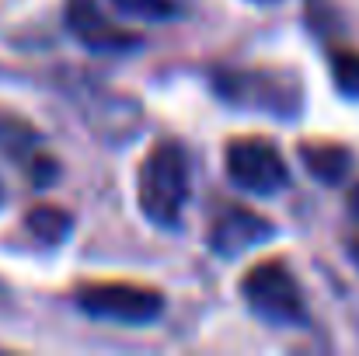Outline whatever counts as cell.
<instances>
[{"mask_svg":"<svg viewBox=\"0 0 359 356\" xmlns=\"http://www.w3.org/2000/svg\"><path fill=\"white\" fill-rule=\"evenodd\" d=\"M140 210L157 228H175L189 203V157L182 143H157L140 164Z\"/></svg>","mask_w":359,"mask_h":356,"instance_id":"obj_1","label":"cell"},{"mask_svg":"<svg viewBox=\"0 0 359 356\" xmlns=\"http://www.w3.org/2000/svg\"><path fill=\"white\" fill-rule=\"evenodd\" d=\"M241 297L248 301L255 315H262L272 325L304 322V290L297 276L290 272V265L279 258H265L251 265L241 276Z\"/></svg>","mask_w":359,"mask_h":356,"instance_id":"obj_2","label":"cell"},{"mask_svg":"<svg viewBox=\"0 0 359 356\" xmlns=\"http://www.w3.org/2000/svg\"><path fill=\"white\" fill-rule=\"evenodd\" d=\"M224 164L231 182L255 192V196H272L290 182V168L279 154V147L265 136H234L224 147Z\"/></svg>","mask_w":359,"mask_h":356,"instance_id":"obj_3","label":"cell"},{"mask_svg":"<svg viewBox=\"0 0 359 356\" xmlns=\"http://www.w3.org/2000/svg\"><path fill=\"white\" fill-rule=\"evenodd\" d=\"M77 308L84 315L122 322V325H147V322L161 318L164 297L154 286L109 279V283H84V286H77Z\"/></svg>","mask_w":359,"mask_h":356,"instance_id":"obj_4","label":"cell"},{"mask_svg":"<svg viewBox=\"0 0 359 356\" xmlns=\"http://www.w3.org/2000/svg\"><path fill=\"white\" fill-rule=\"evenodd\" d=\"M286 88H300L297 81H283L279 74L269 77V74H217V91L231 102H241L248 109H272L279 116H293L297 112V102H300V91L286 95Z\"/></svg>","mask_w":359,"mask_h":356,"instance_id":"obj_5","label":"cell"},{"mask_svg":"<svg viewBox=\"0 0 359 356\" xmlns=\"http://www.w3.org/2000/svg\"><path fill=\"white\" fill-rule=\"evenodd\" d=\"M67 25L88 49H98V53H126L140 46V35L109 21L98 0H67Z\"/></svg>","mask_w":359,"mask_h":356,"instance_id":"obj_6","label":"cell"},{"mask_svg":"<svg viewBox=\"0 0 359 356\" xmlns=\"http://www.w3.org/2000/svg\"><path fill=\"white\" fill-rule=\"evenodd\" d=\"M272 220L248 210V206H224L213 224H210V248L220 255V258H234L241 251L262 244L272 237Z\"/></svg>","mask_w":359,"mask_h":356,"instance_id":"obj_7","label":"cell"},{"mask_svg":"<svg viewBox=\"0 0 359 356\" xmlns=\"http://www.w3.org/2000/svg\"><path fill=\"white\" fill-rule=\"evenodd\" d=\"M300 161H304V168H307L314 178H321V182L335 185V182H342V178L349 175L353 154H349L342 143L314 140V143H300Z\"/></svg>","mask_w":359,"mask_h":356,"instance_id":"obj_8","label":"cell"},{"mask_svg":"<svg viewBox=\"0 0 359 356\" xmlns=\"http://www.w3.org/2000/svg\"><path fill=\"white\" fill-rule=\"evenodd\" d=\"M25 228L42 244H56V241H63L70 235V213L60 210V206H32L25 213Z\"/></svg>","mask_w":359,"mask_h":356,"instance_id":"obj_9","label":"cell"},{"mask_svg":"<svg viewBox=\"0 0 359 356\" xmlns=\"http://www.w3.org/2000/svg\"><path fill=\"white\" fill-rule=\"evenodd\" d=\"M332 77L342 95L359 98V53L356 49H332Z\"/></svg>","mask_w":359,"mask_h":356,"instance_id":"obj_10","label":"cell"},{"mask_svg":"<svg viewBox=\"0 0 359 356\" xmlns=\"http://www.w3.org/2000/svg\"><path fill=\"white\" fill-rule=\"evenodd\" d=\"M122 14L129 18H147V21H164L175 14V0H112Z\"/></svg>","mask_w":359,"mask_h":356,"instance_id":"obj_11","label":"cell"},{"mask_svg":"<svg viewBox=\"0 0 359 356\" xmlns=\"http://www.w3.org/2000/svg\"><path fill=\"white\" fill-rule=\"evenodd\" d=\"M349 213H353V217L359 220V185L353 189V192H349Z\"/></svg>","mask_w":359,"mask_h":356,"instance_id":"obj_12","label":"cell"},{"mask_svg":"<svg viewBox=\"0 0 359 356\" xmlns=\"http://www.w3.org/2000/svg\"><path fill=\"white\" fill-rule=\"evenodd\" d=\"M349 258L359 265V237H353V241H349Z\"/></svg>","mask_w":359,"mask_h":356,"instance_id":"obj_13","label":"cell"},{"mask_svg":"<svg viewBox=\"0 0 359 356\" xmlns=\"http://www.w3.org/2000/svg\"><path fill=\"white\" fill-rule=\"evenodd\" d=\"M0 203H4V189H0Z\"/></svg>","mask_w":359,"mask_h":356,"instance_id":"obj_14","label":"cell"},{"mask_svg":"<svg viewBox=\"0 0 359 356\" xmlns=\"http://www.w3.org/2000/svg\"><path fill=\"white\" fill-rule=\"evenodd\" d=\"M262 4H272V0H262Z\"/></svg>","mask_w":359,"mask_h":356,"instance_id":"obj_15","label":"cell"}]
</instances>
